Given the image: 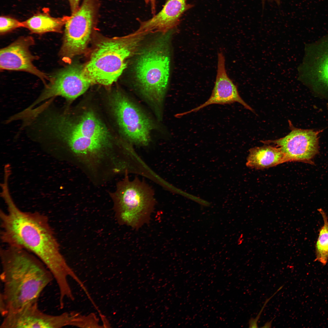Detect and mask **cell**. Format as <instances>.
<instances>
[{
    "label": "cell",
    "mask_w": 328,
    "mask_h": 328,
    "mask_svg": "<svg viewBox=\"0 0 328 328\" xmlns=\"http://www.w3.org/2000/svg\"><path fill=\"white\" fill-rule=\"evenodd\" d=\"M7 211L1 210V238L7 246L19 247L38 258L51 273L58 286H66L75 273L62 254L48 217L38 212L19 209L10 194L3 197Z\"/></svg>",
    "instance_id": "obj_1"
},
{
    "label": "cell",
    "mask_w": 328,
    "mask_h": 328,
    "mask_svg": "<svg viewBox=\"0 0 328 328\" xmlns=\"http://www.w3.org/2000/svg\"><path fill=\"white\" fill-rule=\"evenodd\" d=\"M0 255L2 293L8 313L38 303L43 291L54 279L50 271L36 256L19 247L7 246L1 248Z\"/></svg>",
    "instance_id": "obj_2"
},
{
    "label": "cell",
    "mask_w": 328,
    "mask_h": 328,
    "mask_svg": "<svg viewBox=\"0 0 328 328\" xmlns=\"http://www.w3.org/2000/svg\"><path fill=\"white\" fill-rule=\"evenodd\" d=\"M169 34H162L141 50L135 67L141 94L152 107L159 119L162 117L169 77Z\"/></svg>",
    "instance_id": "obj_3"
},
{
    "label": "cell",
    "mask_w": 328,
    "mask_h": 328,
    "mask_svg": "<svg viewBox=\"0 0 328 328\" xmlns=\"http://www.w3.org/2000/svg\"><path fill=\"white\" fill-rule=\"evenodd\" d=\"M147 35L137 29L124 36L101 38L84 66L85 75L92 84L111 85L121 75L127 60L135 53Z\"/></svg>",
    "instance_id": "obj_4"
},
{
    "label": "cell",
    "mask_w": 328,
    "mask_h": 328,
    "mask_svg": "<svg viewBox=\"0 0 328 328\" xmlns=\"http://www.w3.org/2000/svg\"><path fill=\"white\" fill-rule=\"evenodd\" d=\"M128 173L109 194L119 221L137 229L149 221L155 201L152 188L138 177L130 180Z\"/></svg>",
    "instance_id": "obj_5"
},
{
    "label": "cell",
    "mask_w": 328,
    "mask_h": 328,
    "mask_svg": "<svg viewBox=\"0 0 328 328\" xmlns=\"http://www.w3.org/2000/svg\"><path fill=\"white\" fill-rule=\"evenodd\" d=\"M99 0H83L65 25L60 54L67 60L83 53L87 48L97 19Z\"/></svg>",
    "instance_id": "obj_6"
},
{
    "label": "cell",
    "mask_w": 328,
    "mask_h": 328,
    "mask_svg": "<svg viewBox=\"0 0 328 328\" xmlns=\"http://www.w3.org/2000/svg\"><path fill=\"white\" fill-rule=\"evenodd\" d=\"M111 104L121 132L129 141L145 145L156 125L154 121L135 102L120 92H116Z\"/></svg>",
    "instance_id": "obj_7"
},
{
    "label": "cell",
    "mask_w": 328,
    "mask_h": 328,
    "mask_svg": "<svg viewBox=\"0 0 328 328\" xmlns=\"http://www.w3.org/2000/svg\"><path fill=\"white\" fill-rule=\"evenodd\" d=\"M300 78L316 96L328 99V35L306 47Z\"/></svg>",
    "instance_id": "obj_8"
},
{
    "label": "cell",
    "mask_w": 328,
    "mask_h": 328,
    "mask_svg": "<svg viewBox=\"0 0 328 328\" xmlns=\"http://www.w3.org/2000/svg\"><path fill=\"white\" fill-rule=\"evenodd\" d=\"M48 83L29 106L33 108L50 99L61 97L73 100L84 93L92 83L86 76L84 66L72 64L49 76Z\"/></svg>",
    "instance_id": "obj_9"
},
{
    "label": "cell",
    "mask_w": 328,
    "mask_h": 328,
    "mask_svg": "<svg viewBox=\"0 0 328 328\" xmlns=\"http://www.w3.org/2000/svg\"><path fill=\"white\" fill-rule=\"evenodd\" d=\"M291 128V132L285 137L262 142L279 148L288 162L313 164V159L319 152V135L322 130Z\"/></svg>",
    "instance_id": "obj_10"
},
{
    "label": "cell",
    "mask_w": 328,
    "mask_h": 328,
    "mask_svg": "<svg viewBox=\"0 0 328 328\" xmlns=\"http://www.w3.org/2000/svg\"><path fill=\"white\" fill-rule=\"evenodd\" d=\"M74 317V312L56 315L44 313L38 308V303H36L8 313L4 317L0 327L60 328L70 326Z\"/></svg>",
    "instance_id": "obj_11"
},
{
    "label": "cell",
    "mask_w": 328,
    "mask_h": 328,
    "mask_svg": "<svg viewBox=\"0 0 328 328\" xmlns=\"http://www.w3.org/2000/svg\"><path fill=\"white\" fill-rule=\"evenodd\" d=\"M34 44L30 36L19 38L9 46L0 50L1 70L25 71L39 78L44 85L49 81V76L41 71L33 64L38 58L31 53L29 47Z\"/></svg>",
    "instance_id": "obj_12"
},
{
    "label": "cell",
    "mask_w": 328,
    "mask_h": 328,
    "mask_svg": "<svg viewBox=\"0 0 328 328\" xmlns=\"http://www.w3.org/2000/svg\"><path fill=\"white\" fill-rule=\"evenodd\" d=\"M236 102L253 111V110L240 97L236 86L228 76L225 67L224 56L222 52H220L218 55L216 80L210 96L205 102L184 114L197 112L211 104H231Z\"/></svg>",
    "instance_id": "obj_13"
},
{
    "label": "cell",
    "mask_w": 328,
    "mask_h": 328,
    "mask_svg": "<svg viewBox=\"0 0 328 328\" xmlns=\"http://www.w3.org/2000/svg\"><path fill=\"white\" fill-rule=\"evenodd\" d=\"M187 0H167L162 9L150 19L142 22L139 29L148 34L159 32L165 34L177 26L182 15L193 5Z\"/></svg>",
    "instance_id": "obj_14"
},
{
    "label": "cell",
    "mask_w": 328,
    "mask_h": 328,
    "mask_svg": "<svg viewBox=\"0 0 328 328\" xmlns=\"http://www.w3.org/2000/svg\"><path fill=\"white\" fill-rule=\"evenodd\" d=\"M286 162L288 160L279 148L267 145L251 149L246 165L249 168L262 169Z\"/></svg>",
    "instance_id": "obj_15"
},
{
    "label": "cell",
    "mask_w": 328,
    "mask_h": 328,
    "mask_svg": "<svg viewBox=\"0 0 328 328\" xmlns=\"http://www.w3.org/2000/svg\"><path fill=\"white\" fill-rule=\"evenodd\" d=\"M70 16L55 18L46 12H43L37 13L22 22L23 27L28 29L32 33L43 34L50 32H60Z\"/></svg>",
    "instance_id": "obj_16"
},
{
    "label": "cell",
    "mask_w": 328,
    "mask_h": 328,
    "mask_svg": "<svg viewBox=\"0 0 328 328\" xmlns=\"http://www.w3.org/2000/svg\"><path fill=\"white\" fill-rule=\"evenodd\" d=\"M318 210L322 217L324 224L319 230L316 243L314 261L325 265L328 261V218L323 210L319 209Z\"/></svg>",
    "instance_id": "obj_17"
},
{
    "label": "cell",
    "mask_w": 328,
    "mask_h": 328,
    "mask_svg": "<svg viewBox=\"0 0 328 328\" xmlns=\"http://www.w3.org/2000/svg\"><path fill=\"white\" fill-rule=\"evenodd\" d=\"M70 326L82 328H103L99 324V319L94 313L87 316H83L75 312L74 318L71 321Z\"/></svg>",
    "instance_id": "obj_18"
},
{
    "label": "cell",
    "mask_w": 328,
    "mask_h": 328,
    "mask_svg": "<svg viewBox=\"0 0 328 328\" xmlns=\"http://www.w3.org/2000/svg\"><path fill=\"white\" fill-rule=\"evenodd\" d=\"M23 27L22 22L13 18L2 16L0 19V33L3 34L15 29Z\"/></svg>",
    "instance_id": "obj_19"
},
{
    "label": "cell",
    "mask_w": 328,
    "mask_h": 328,
    "mask_svg": "<svg viewBox=\"0 0 328 328\" xmlns=\"http://www.w3.org/2000/svg\"><path fill=\"white\" fill-rule=\"evenodd\" d=\"M283 285L281 286L269 298L265 300V302L262 306L261 309L259 313H258L257 316L255 318H251L248 321L249 327V328H258V322L259 319L260 318L262 312L264 309L265 306L266 304L268 302V301L270 300V299L273 297L275 295L276 293H277L279 291L281 290L283 288Z\"/></svg>",
    "instance_id": "obj_20"
},
{
    "label": "cell",
    "mask_w": 328,
    "mask_h": 328,
    "mask_svg": "<svg viewBox=\"0 0 328 328\" xmlns=\"http://www.w3.org/2000/svg\"><path fill=\"white\" fill-rule=\"evenodd\" d=\"M0 312L1 316L3 317L8 312L6 302L1 292L0 294Z\"/></svg>",
    "instance_id": "obj_21"
},
{
    "label": "cell",
    "mask_w": 328,
    "mask_h": 328,
    "mask_svg": "<svg viewBox=\"0 0 328 328\" xmlns=\"http://www.w3.org/2000/svg\"><path fill=\"white\" fill-rule=\"evenodd\" d=\"M69 2L71 14L74 13L78 9L81 0H67Z\"/></svg>",
    "instance_id": "obj_22"
},
{
    "label": "cell",
    "mask_w": 328,
    "mask_h": 328,
    "mask_svg": "<svg viewBox=\"0 0 328 328\" xmlns=\"http://www.w3.org/2000/svg\"><path fill=\"white\" fill-rule=\"evenodd\" d=\"M101 317V319L103 321V323L102 326H103L104 327H111L110 326L108 321L107 320V319L105 317V316L100 314Z\"/></svg>",
    "instance_id": "obj_23"
},
{
    "label": "cell",
    "mask_w": 328,
    "mask_h": 328,
    "mask_svg": "<svg viewBox=\"0 0 328 328\" xmlns=\"http://www.w3.org/2000/svg\"><path fill=\"white\" fill-rule=\"evenodd\" d=\"M146 2L150 5L151 9H155L156 8V0H146Z\"/></svg>",
    "instance_id": "obj_24"
},
{
    "label": "cell",
    "mask_w": 328,
    "mask_h": 328,
    "mask_svg": "<svg viewBox=\"0 0 328 328\" xmlns=\"http://www.w3.org/2000/svg\"><path fill=\"white\" fill-rule=\"evenodd\" d=\"M275 319V318H273L270 321H268L264 325L261 327L262 328H271V327L272 324V322L273 320Z\"/></svg>",
    "instance_id": "obj_25"
},
{
    "label": "cell",
    "mask_w": 328,
    "mask_h": 328,
    "mask_svg": "<svg viewBox=\"0 0 328 328\" xmlns=\"http://www.w3.org/2000/svg\"><path fill=\"white\" fill-rule=\"evenodd\" d=\"M262 0V3L263 4V5H264V4L265 3V0ZM269 0L271 1H275L278 5H279L280 3V0Z\"/></svg>",
    "instance_id": "obj_26"
},
{
    "label": "cell",
    "mask_w": 328,
    "mask_h": 328,
    "mask_svg": "<svg viewBox=\"0 0 328 328\" xmlns=\"http://www.w3.org/2000/svg\"><path fill=\"white\" fill-rule=\"evenodd\" d=\"M327 109L328 110V103L327 104Z\"/></svg>",
    "instance_id": "obj_27"
}]
</instances>
